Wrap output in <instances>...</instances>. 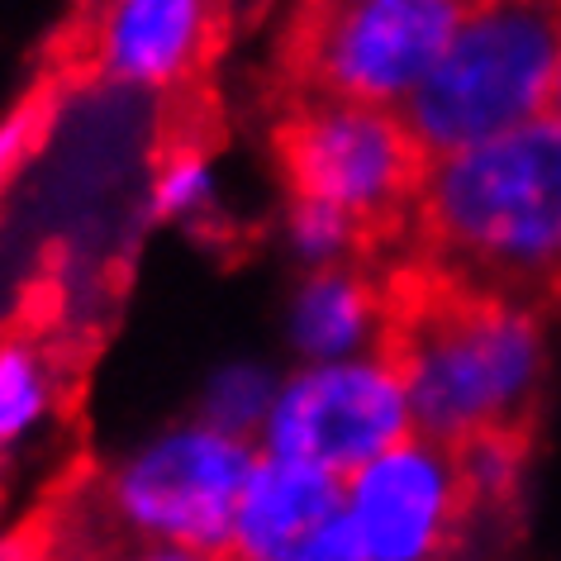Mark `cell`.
Returning a JSON list of instances; mask_svg holds the SVG:
<instances>
[{
	"mask_svg": "<svg viewBox=\"0 0 561 561\" xmlns=\"http://www.w3.org/2000/svg\"><path fill=\"white\" fill-rule=\"evenodd\" d=\"M252 476L248 447L215 428H186L105 476V500L138 538L195 552H233V524Z\"/></svg>",
	"mask_w": 561,
	"mask_h": 561,
	"instance_id": "8",
	"label": "cell"
},
{
	"mask_svg": "<svg viewBox=\"0 0 561 561\" xmlns=\"http://www.w3.org/2000/svg\"><path fill=\"white\" fill-rule=\"evenodd\" d=\"M410 404L381 362L314 367L280 390L266 447L276 461H305L329 476L362 471L404 438Z\"/></svg>",
	"mask_w": 561,
	"mask_h": 561,
	"instance_id": "9",
	"label": "cell"
},
{
	"mask_svg": "<svg viewBox=\"0 0 561 561\" xmlns=\"http://www.w3.org/2000/svg\"><path fill=\"white\" fill-rule=\"evenodd\" d=\"M376 362L400 381L419 438H533L542 319L438 272L424 257H400L381 272Z\"/></svg>",
	"mask_w": 561,
	"mask_h": 561,
	"instance_id": "1",
	"label": "cell"
},
{
	"mask_svg": "<svg viewBox=\"0 0 561 561\" xmlns=\"http://www.w3.org/2000/svg\"><path fill=\"white\" fill-rule=\"evenodd\" d=\"M233 38L229 5L201 0H119L81 5L48 34L38 53V77L67 101L95 87H186L215 77Z\"/></svg>",
	"mask_w": 561,
	"mask_h": 561,
	"instance_id": "6",
	"label": "cell"
},
{
	"mask_svg": "<svg viewBox=\"0 0 561 561\" xmlns=\"http://www.w3.org/2000/svg\"><path fill=\"white\" fill-rule=\"evenodd\" d=\"M62 105H67V95L53 87V81L34 77L30 95H24V101L10 110L5 119H0V191H5L10 181L20 176V167L30 162L34 152H38V144L53 134V124H58Z\"/></svg>",
	"mask_w": 561,
	"mask_h": 561,
	"instance_id": "12",
	"label": "cell"
},
{
	"mask_svg": "<svg viewBox=\"0 0 561 561\" xmlns=\"http://www.w3.org/2000/svg\"><path fill=\"white\" fill-rule=\"evenodd\" d=\"M343 476L266 457L252 467L233 524L238 561H305L343 524Z\"/></svg>",
	"mask_w": 561,
	"mask_h": 561,
	"instance_id": "10",
	"label": "cell"
},
{
	"mask_svg": "<svg viewBox=\"0 0 561 561\" xmlns=\"http://www.w3.org/2000/svg\"><path fill=\"white\" fill-rule=\"evenodd\" d=\"M404 257L467 280L524 314L561 310V124L533 119L438 158Z\"/></svg>",
	"mask_w": 561,
	"mask_h": 561,
	"instance_id": "2",
	"label": "cell"
},
{
	"mask_svg": "<svg viewBox=\"0 0 561 561\" xmlns=\"http://www.w3.org/2000/svg\"><path fill=\"white\" fill-rule=\"evenodd\" d=\"M262 404H266V381H262L257 371H248V367H243V371L219 376L215 396H209V428L238 438L243 428L257 424Z\"/></svg>",
	"mask_w": 561,
	"mask_h": 561,
	"instance_id": "13",
	"label": "cell"
},
{
	"mask_svg": "<svg viewBox=\"0 0 561 561\" xmlns=\"http://www.w3.org/2000/svg\"><path fill=\"white\" fill-rule=\"evenodd\" d=\"M547 119H557V124H561V53H557L552 87H547Z\"/></svg>",
	"mask_w": 561,
	"mask_h": 561,
	"instance_id": "15",
	"label": "cell"
},
{
	"mask_svg": "<svg viewBox=\"0 0 561 561\" xmlns=\"http://www.w3.org/2000/svg\"><path fill=\"white\" fill-rule=\"evenodd\" d=\"M347 518L367 561H467L476 533L510 514L476 495L453 447L414 433L357 471Z\"/></svg>",
	"mask_w": 561,
	"mask_h": 561,
	"instance_id": "7",
	"label": "cell"
},
{
	"mask_svg": "<svg viewBox=\"0 0 561 561\" xmlns=\"http://www.w3.org/2000/svg\"><path fill=\"white\" fill-rule=\"evenodd\" d=\"M471 5L453 0H353L300 5L266 58L272 101H347L390 110L414 95L457 38Z\"/></svg>",
	"mask_w": 561,
	"mask_h": 561,
	"instance_id": "4",
	"label": "cell"
},
{
	"mask_svg": "<svg viewBox=\"0 0 561 561\" xmlns=\"http://www.w3.org/2000/svg\"><path fill=\"white\" fill-rule=\"evenodd\" d=\"M276 172L290 205L339 215L357 238V266L386 272L410 252L419 195L433 158L419 148L400 110L347 101L266 105Z\"/></svg>",
	"mask_w": 561,
	"mask_h": 561,
	"instance_id": "3",
	"label": "cell"
},
{
	"mask_svg": "<svg viewBox=\"0 0 561 561\" xmlns=\"http://www.w3.org/2000/svg\"><path fill=\"white\" fill-rule=\"evenodd\" d=\"M381 324V272L371 266H324L296 305V343L305 357H339Z\"/></svg>",
	"mask_w": 561,
	"mask_h": 561,
	"instance_id": "11",
	"label": "cell"
},
{
	"mask_svg": "<svg viewBox=\"0 0 561 561\" xmlns=\"http://www.w3.org/2000/svg\"><path fill=\"white\" fill-rule=\"evenodd\" d=\"M561 5H471L400 119L433 162L524 129L547 110Z\"/></svg>",
	"mask_w": 561,
	"mask_h": 561,
	"instance_id": "5",
	"label": "cell"
},
{
	"mask_svg": "<svg viewBox=\"0 0 561 561\" xmlns=\"http://www.w3.org/2000/svg\"><path fill=\"white\" fill-rule=\"evenodd\" d=\"M115 561H238V557L233 552H195V547H181V542L138 538V533H129Z\"/></svg>",
	"mask_w": 561,
	"mask_h": 561,
	"instance_id": "14",
	"label": "cell"
}]
</instances>
